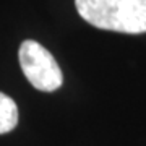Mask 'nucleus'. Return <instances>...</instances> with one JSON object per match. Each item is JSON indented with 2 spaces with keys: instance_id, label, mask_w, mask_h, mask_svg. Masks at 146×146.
Returning a JSON list of instances; mask_svg holds the SVG:
<instances>
[{
  "instance_id": "3",
  "label": "nucleus",
  "mask_w": 146,
  "mask_h": 146,
  "mask_svg": "<svg viewBox=\"0 0 146 146\" xmlns=\"http://www.w3.org/2000/svg\"><path fill=\"white\" fill-rule=\"evenodd\" d=\"M18 125V107L10 96L0 93V135L11 131Z\"/></svg>"
},
{
  "instance_id": "2",
  "label": "nucleus",
  "mask_w": 146,
  "mask_h": 146,
  "mask_svg": "<svg viewBox=\"0 0 146 146\" xmlns=\"http://www.w3.org/2000/svg\"><path fill=\"white\" fill-rule=\"evenodd\" d=\"M18 58L26 80L36 89L52 93L62 86V70L54 55L39 42L33 39L23 41L18 50Z\"/></svg>"
},
{
  "instance_id": "1",
  "label": "nucleus",
  "mask_w": 146,
  "mask_h": 146,
  "mask_svg": "<svg viewBox=\"0 0 146 146\" xmlns=\"http://www.w3.org/2000/svg\"><path fill=\"white\" fill-rule=\"evenodd\" d=\"M75 7L94 28L123 34L146 33V0H75Z\"/></svg>"
}]
</instances>
